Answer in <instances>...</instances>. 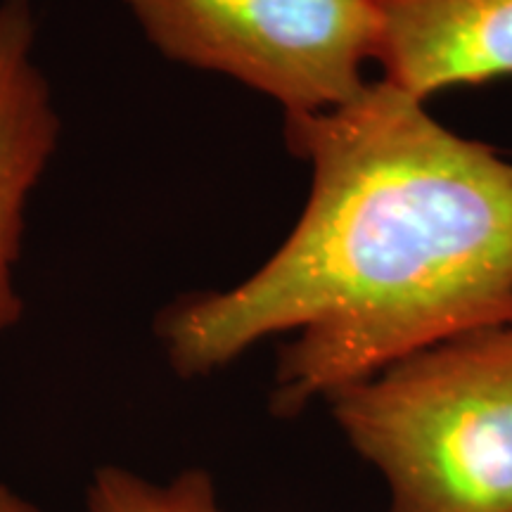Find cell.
Returning <instances> with one entry per match:
<instances>
[{
  "instance_id": "6",
  "label": "cell",
  "mask_w": 512,
  "mask_h": 512,
  "mask_svg": "<svg viewBox=\"0 0 512 512\" xmlns=\"http://www.w3.org/2000/svg\"><path fill=\"white\" fill-rule=\"evenodd\" d=\"M86 512H223L214 477L200 467L178 472L169 482H152L126 467L93 472Z\"/></svg>"
},
{
  "instance_id": "4",
  "label": "cell",
  "mask_w": 512,
  "mask_h": 512,
  "mask_svg": "<svg viewBox=\"0 0 512 512\" xmlns=\"http://www.w3.org/2000/svg\"><path fill=\"white\" fill-rule=\"evenodd\" d=\"M29 0L0 3V335L22 318L15 268L24 216L60 140V117L36 64Z\"/></svg>"
},
{
  "instance_id": "2",
  "label": "cell",
  "mask_w": 512,
  "mask_h": 512,
  "mask_svg": "<svg viewBox=\"0 0 512 512\" xmlns=\"http://www.w3.org/2000/svg\"><path fill=\"white\" fill-rule=\"evenodd\" d=\"M328 403L389 512H512V325L422 349Z\"/></svg>"
},
{
  "instance_id": "5",
  "label": "cell",
  "mask_w": 512,
  "mask_h": 512,
  "mask_svg": "<svg viewBox=\"0 0 512 512\" xmlns=\"http://www.w3.org/2000/svg\"><path fill=\"white\" fill-rule=\"evenodd\" d=\"M384 81L425 102L512 76V0H377Z\"/></svg>"
},
{
  "instance_id": "1",
  "label": "cell",
  "mask_w": 512,
  "mask_h": 512,
  "mask_svg": "<svg viewBox=\"0 0 512 512\" xmlns=\"http://www.w3.org/2000/svg\"><path fill=\"white\" fill-rule=\"evenodd\" d=\"M285 138L313 169L302 219L240 285L159 316L178 375L297 332L271 399L290 418L422 349L512 325V164L384 79L335 110L285 114Z\"/></svg>"
},
{
  "instance_id": "7",
  "label": "cell",
  "mask_w": 512,
  "mask_h": 512,
  "mask_svg": "<svg viewBox=\"0 0 512 512\" xmlns=\"http://www.w3.org/2000/svg\"><path fill=\"white\" fill-rule=\"evenodd\" d=\"M0 512H43L36 503L27 501L24 496H19L17 491H12L10 486L0 484Z\"/></svg>"
},
{
  "instance_id": "3",
  "label": "cell",
  "mask_w": 512,
  "mask_h": 512,
  "mask_svg": "<svg viewBox=\"0 0 512 512\" xmlns=\"http://www.w3.org/2000/svg\"><path fill=\"white\" fill-rule=\"evenodd\" d=\"M169 60L316 114L356 100L375 60L377 0H126Z\"/></svg>"
}]
</instances>
